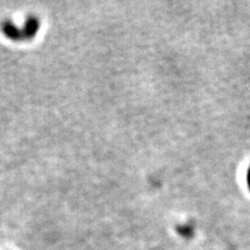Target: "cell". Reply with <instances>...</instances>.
Returning <instances> with one entry per match:
<instances>
[{
  "mask_svg": "<svg viewBox=\"0 0 250 250\" xmlns=\"http://www.w3.org/2000/svg\"><path fill=\"white\" fill-rule=\"evenodd\" d=\"M247 183H248V187L250 189V167L248 169V172H247Z\"/></svg>",
  "mask_w": 250,
  "mask_h": 250,
  "instance_id": "obj_2",
  "label": "cell"
},
{
  "mask_svg": "<svg viewBox=\"0 0 250 250\" xmlns=\"http://www.w3.org/2000/svg\"><path fill=\"white\" fill-rule=\"evenodd\" d=\"M24 25L25 26L23 27V29H20L19 27L15 26L13 22L7 20L2 24V33L12 41H27L37 36V33L40 29V21L35 16H30L25 21Z\"/></svg>",
  "mask_w": 250,
  "mask_h": 250,
  "instance_id": "obj_1",
  "label": "cell"
}]
</instances>
